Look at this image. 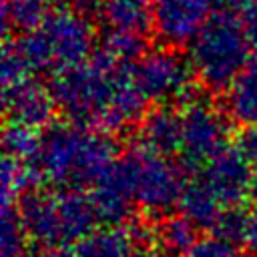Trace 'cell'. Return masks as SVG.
<instances>
[{"mask_svg":"<svg viewBox=\"0 0 257 257\" xmlns=\"http://www.w3.org/2000/svg\"><path fill=\"white\" fill-rule=\"evenodd\" d=\"M249 44L239 16L217 12L189 44V62L201 86L227 92L249 64Z\"/></svg>","mask_w":257,"mask_h":257,"instance_id":"cell-4","label":"cell"},{"mask_svg":"<svg viewBox=\"0 0 257 257\" xmlns=\"http://www.w3.org/2000/svg\"><path fill=\"white\" fill-rule=\"evenodd\" d=\"M183 135H181V163L187 169H203L217 153L227 147L229 116H225L215 104L199 98L197 94L185 100L181 110Z\"/></svg>","mask_w":257,"mask_h":257,"instance_id":"cell-6","label":"cell"},{"mask_svg":"<svg viewBox=\"0 0 257 257\" xmlns=\"http://www.w3.org/2000/svg\"><path fill=\"white\" fill-rule=\"evenodd\" d=\"M251 195L257 199V167L253 169V183H251Z\"/></svg>","mask_w":257,"mask_h":257,"instance_id":"cell-32","label":"cell"},{"mask_svg":"<svg viewBox=\"0 0 257 257\" xmlns=\"http://www.w3.org/2000/svg\"><path fill=\"white\" fill-rule=\"evenodd\" d=\"M187 257H241V253L233 241L213 233L209 237L199 239L187 253Z\"/></svg>","mask_w":257,"mask_h":257,"instance_id":"cell-26","label":"cell"},{"mask_svg":"<svg viewBox=\"0 0 257 257\" xmlns=\"http://www.w3.org/2000/svg\"><path fill=\"white\" fill-rule=\"evenodd\" d=\"M253 4H257V0H215L217 12H225L233 16L245 14V10H249Z\"/></svg>","mask_w":257,"mask_h":257,"instance_id":"cell-29","label":"cell"},{"mask_svg":"<svg viewBox=\"0 0 257 257\" xmlns=\"http://www.w3.org/2000/svg\"><path fill=\"white\" fill-rule=\"evenodd\" d=\"M32 72H60L86 62L94 54V26L86 14L60 8L32 32L14 38Z\"/></svg>","mask_w":257,"mask_h":257,"instance_id":"cell-2","label":"cell"},{"mask_svg":"<svg viewBox=\"0 0 257 257\" xmlns=\"http://www.w3.org/2000/svg\"><path fill=\"white\" fill-rule=\"evenodd\" d=\"M181 215L187 217L197 229H211L215 231L217 223L221 221L227 207L219 201V197L209 189V185L197 177L185 185V191L179 201Z\"/></svg>","mask_w":257,"mask_h":257,"instance_id":"cell-16","label":"cell"},{"mask_svg":"<svg viewBox=\"0 0 257 257\" xmlns=\"http://www.w3.org/2000/svg\"><path fill=\"white\" fill-rule=\"evenodd\" d=\"M26 229L20 211L14 203H2L0 215V257H24L26 255Z\"/></svg>","mask_w":257,"mask_h":257,"instance_id":"cell-22","label":"cell"},{"mask_svg":"<svg viewBox=\"0 0 257 257\" xmlns=\"http://www.w3.org/2000/svg\"><path fill=\"white\" fill-rule=\"evenodd\" d=\"M215 0H151L155 34L171 48L191 44L211 18Z\"/></svg>","mask_w":257,"mask_h":257,"instance_id":"cell-8","label":"cell"},{"mask_svg":"<svg viewBox=\"0 0 257 257\" xmlns=\"http://www.w3.org/2000/svg\"><path fill=\"white\" fill-rule=\"evenodd\" d=\"M98 16L108 28L147 32L151 24V0H94Z\"/></svg>","mask_w":257,"mask_h":257,"instance_id":"cell-18","label":"cell"},{"mask_svg":"<svg viewBox=\"0 0 257 257\" xmlns=\"http://www.w3.org/2000/svg\"><path fill=\"white\" fill-rule=\"evenodd\" d=\"M2 90L4 112L8 116V122L30 126L34 131L50 124L58 106L48 86H42L34 78H26Z\"/></svg>","mask_w":257,"mask_h":257,"instance_id":"cell-10","label":"cell"},{"mask_svg":"<svg viewBox=\"0 0 257 257\" xmlns=\"http://www.w3.org/2000/svg\"><path fill=\"white\" fill-rule=\"evenodd\" d=\"M56 203L64 245L72 241H82L86 235L92 233V227L94 223H98V219L88 195H84L80 189H64L56 191Z\"/></svg>","mask_w":257,"mask_h":257,"instance_id":"cell-14","label":"cell"},{"mask_svg":"<svg viewBox=\"0 0 257 257\" xmlns=\"http://www.w3.org/2000/svg\"><path fill=\"white\" fill-rule=\"evenodd\" d=\"M118 64L98 48L86 62L52 74L50 92L72 124L104 131Z\"/></svg>","mask_w":257,"mask_h":257,"instance_id":"cell-3","label":"cell"},{"mask_svg":"<svg viewBox=\"0 0 257 257\" xmlns=\"http://www.w3.org/2000/svg\"><path fill=\"white\" fill-rule=\"evenodd\" d=\"M32 70L28 68L24 56L20 54L14 38H6L2 46V88L14 86L26 78H30Z\"/></svg>","mask_w":257,"mask_h":257,"instance_id":"cell-25","label":"cell"},{"mask_svg":"<svg viewBox=\"0 0 257 257\" xmlns=\"http://www.w3.org/2000/svg\"><path fill=\"white\" fill-rule=\"evenodd\" d=\"M18 211H20L28 239H32L34 243L46 249L64 245L56 193L30 191L20 199Z\"/></svg>","mask_w":257,"mask_h":257,"instance_id":"cell-11","label":"cell"},{"mask_svg":"<svg viewBox=\"0 0 257 257\" xmlns=\"http://www.w3.org/2000/svg\"><path fill=\"white\" fill-rule=\"evenodd\" d=\"M133 70L149 102L155 100L167 104L171 100H189L195 96L193 66L171 46L147 52L137 62H133Z\"/></svg>","mask_w":257,"mask_h":257,"instance_id":"cell-7","label":"cell"},{"mask_svg":"<svg viewBox=\"0 0 257 257\" xmlns=\"http://www.w3.org/2000/svg\"><path fill=\"white\" fill-rule=\"evenodd\" d=\"M50 6H58V8H74V6H78L80 8V4H84V8H94V0H46Z\"/></svg>","mask_w":257,"mask_h":257,"instance_id":"cell-31","label":"cell"},{"mask_svg":"<svg viewBox=\"0 0 257 257\" xmlns=\"http://www.w3.org/2000/svg\"><path fill=\"white\" fill-rule=\"evenodd\" d=\"M42 257H78V251H72L64 245H56V247H48Z\"/></svg>","mask_w":257,"mask_h":257,"instance_id":"cell-30","label":"cell"},{"mask_svg":"<svg viewBox=\"0 0 257 257\" xmlns=\"http://www.w3.org/2000/svg\"><path fill=\"white\" fill-rule=\"evenodd\" d=\"M40 141H42V137H38V133L34 128L14 124V122H8L4 128V135H2V145H4L6 157L22 161L26 165L34 163V159L38 157Z\"/></svg>","mask_w":257,"mask_h":257,"instance_id":"cell-23","label":"cell"},{"mask_svg":"<svg viewBox=\"0 0 257 257\" xmlns=\"http://www.w3.org/2000/svg\"><path fill=\"white\" fill-rule=\"evenodd\" d=\"M135 203L147 213L161 215L179 205L185 191V173L169 157L139 147L118 159Z\"/></svg>","mask_w":257,"mask_h":257,"instance_id":"cell-5","label":"cell"},{"mask_svg":"<svg viewBox=\"0 0 257 257\" xmlns=\"http://www.w3.org/2000/svg\"><path fill=\"white\" fill-rule=\"evenodd\" d=\"M38 181L34 169L22 161L6 157L2 163V203H14L30 193V187Z\"/></svg>","mask_w":257,"mask_h":257,"instance_id":"cell-24","label":"cell"},{"mask_svg":"<svg viewBox=\"0 0 257 257\" xmlns=\"http://www.w3.org/2000/svg\"><path fill=\"white\" fill-rule=\"evenodd\" d=\"M243 32H245L249 50L257 56V4H253L243 14Z\"/></svg>","mask_w":257,"mask_h":257,"instance_id":"cell-28","label":"cell"},{"mask_svg":"<svg viewBox=\"0 0 257 257\" xmlns=\"http://www.w3.org/2000/svg\"><path fill=\"white\" fill-rule=\"evenodd\" d=\"M100 50L120 64L137 62L141 56L147 54V36L145 32H137V30L106 28L100 42Z\"/></svg>","mask_w":257,"mask_h":257,"instance_id":"cell-20","label":"cell"},{"mask_svg":"<svg viewBox=\"0 0 257 257\" xmlns=\"http://www.w3.org/2000/svg\"><path fill=\"white\" fill-rule=\"evenodd\" d=\"M141 147L147 151L171 157L173 153L181 151V135H183V120L181 112L171 104H159L149 110L139 126Z\"/></svg>","mask_w":257,"mask_h":257,"instance_id":"cell-13","label":"cell"},{"mask_svg":"<svg viewBox=\"0 0 257 257\" xmlns=\"http://www.w3.org/2000/svg\"><path fill=\"white\" fill-rule=\"evenodd\" d=\"M48 2L46 0H4L2 6V24L4 36L10 32L26 34L36 30L48 18Z\"/></svg>","mask_w":257,"mask_h":257,"instance_id":"cell-19","label":"cell"},{"mask_svg":"<svg viewBox=\"0 0 257 257\" xmlns=\"http://www.w3.org/2000/svg\"><path fill=\"white\" fill-rule=\"evenodd\" d=\"M78 257H147L145 249L135 243L128 229L104 227L78 241Z\"/></svg>","mask_w":257,"mask_h":257,"instance_id":"cell-17","label":"cell"},{"mask_svg":"<svg viewBox=\"0 0 257 257\" xmlns=\"http://www.w3.org/2000/svg\"><path fill=\"white\" fill-rule=\"evenodd\" d=\"M199 177L227 209H235L251 193L253 169L239 147H225L201 169Z\"/></svg>","mask_w":257,"mask_h":257,"instance_id":"cell-9","label":"cell"},{"mask_svg":"<svg viewBox=\"0 0 257 257\" xmlns=\"http://www.w3.org/2000/svg\"><path fill=\"white\" fill-rule=\"evenodd\" d=\"M241 243L245 245L251 257H257V207L245 213V227H243Z\"/></svg>","mask_w":257,"mask_h":257,"instance_id":"cell-27","label":"cell"},{"mask_svg":"<svg viewBox=\"0 0 257 257\" xmlns=\"http://www.w3.org/2000/svg\"><path fill=\"white\" fill-rule=\"evenodd\" d=\"M225 112L245 131L257 128V56L227 88Z\"/></svg>","mask_w":257,"mask_h":257,"instance_id":"cell-15","label":"cell"},{"mask_svg":"<svg viewBox=\"0 0 257 257\" xmlns=\"http://www.w3.org/2000/svg\"><path fill=\"white\" fill-rule=\"evenodd\" d=\"M88 197L94 207L98 223L106 227H120L128 223L135 199L131 195L128 183L124 179V173L118 161L98 183L90 187Z\"/></svg>","mask_w":257,"mask_h":257,"instance_id":"cell-12","label":"cell"},{"mask_svg":"<svg viewBox=\"0 0 257 257\" xmlns=\"http://www.w3.org/2000/svg\"><path fill=\"white\" fill-rule=\"evenodd\" d=\"M157 239L165 253L169 255H187L197 239V227L183 215H171L161 221L157 227Z\"/></svg>","mask_w":257,"mask_h":257,"instance_id":"cell-21","label":"cell"},{"mask_svg":"<svg viewBox=\"0 0 257 257\" xmlns=\"http://www.w3.org/2000/svg\"><path fill=\"white\" fill-rule=\"evenodd\" d=\"M159 257H175V255H169V253H163V255H159Z\"/></svg>","mask_w":257,"mask_h":257,"instance_id":"cell-33","label":"cell"},{"mask_svg":"<svg viewBox=\"0 0 257 257\" xmlns=\"http://www.w3.org/2000/svg\"><path fill=\"white\" fill-rule=\"evenodd\" d=\"M118 161L116 141L96 128L78 124L50 126L40 141V151L30 167L38 181L48 179L64 189L98 183Z\"/></svg>","mask_w":257,"mask_h":257,"instance_id":"cell-1","label":"cell"}]
</instances>
